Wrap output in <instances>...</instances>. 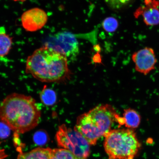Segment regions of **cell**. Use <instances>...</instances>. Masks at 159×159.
Listing matches in <instances>:
<instances>
[{"label": "cell", "mask_w": 159, "mask_h": 159, "mask_svg": "<svg viewBox=\"0 0 159 159\" xmlns=\"http://www.w3.org/2000/svg\"><path fill=\"white\" fill-rule=\"evenodd\" d=\"M11 129L5 123L0 122V139L7 138L11 134Z\"/></svg>", "instance_id": "cell-18"}, {"label": "cell", "mask_w": 159, "mask_h": 159, "mask_svg": "<svg viewBox=\"0 0 159 159\" xmlns=\"http://www.w3.org/2000/svg\"><path fill=\"white\" fill-rule=\"evenodd\" d=\"M104 137V147L108 159H134L142 147L134 129H113Z\"/></svg>", "instance_id": "cell-4"}, {"label": "cell", "mask_w": 159, "mask_h": 159, "mask_svg": "<svg viewBox=\"0 0 159 159\" xmlns=\"http://www.w3.org/2000/svg\"><path fill=\"white\" fill-rule=\"evenodd\" d=\"M134 15L138 18L142 16L145 25L153 26L159 25V1L144 0V5L139 8Z\"/></svg>", "instance_id": "cell-9"}, {"label": "cell", "mask_w": 159, "mask_h": 159, "mask_svg": "<svg viewBox=\"0 0 159 159\" xmlns=\"http://www.w3.org/2000/svg\"><path fill=\"white\" fill-rule=\"evenodd\" d=\"M102 26L103 28L107 32H114L118 28V21L114 17H108L103 21Z\"/></svg>", "instance_id": "cell-15"}, {"label": "cell", "mask_w": 159, "mask_h": 159, "mask_svg": "<svg viewBox=\"0 0 159 159\" xmlns=\"http://www.w3.org/2000/svg\"><path fill=\"white\" fill-rule=\"evenodd\" d=\"M105 1L111 8L118 10L128 5L131 0H105Z\"/></svg>", "instance_id": "cell-17"}, {"label": "cell", "mask_w": 159, "mask_h": 159, "mask_svg": "<svg viewBox=\"0 0 159 159\" xmlns=\"http://www.w3.org/2000/svg\"><path fill=\"white\" fill-rule=\"evenodd\" d=\"M123 118L124 125L128 128L134 129L140 126L141 116L135 109L130 108L125 109Z\"/></svg>", "instance_id": "cell-11"}, {"label": "cell", "mask_w": 159, "mask_h": 159, "mask_svg": "<svg viewBox=\"0 0 159 159\" xmlns=\"http://www.w3.org/2000/svg\"><path fill=\"white\" fill-rule=\"evenodd\" d=\"M51 149L38 148L29 152H21L17 159H50Z\"/></svg>", "instance_id": "cell-10"}, {"label": "cell", "mask_w": 159, "mask_h": 159, "mask_svg": "<svg viewBox=\"0 0 159 159\" xmlns=\"http://www.w3.org/2000/svg\"><path fill=\"white\" fill-rule=\"evenodd\" d=\"M25 69L27 73L43 82L61 81L69 72L67 57L45 46L28 57Z\"/></svg>", "instance_id": "cell-2"}, {"label": "cell", "mask_w": 159, "mask_h": 159, "mask_svg": "<svg viewBox=\"0 0 159 159\" xmlns=\"http://www.w3.org/2000/svg\"></svg>", "instance_id": "cell-19"}, {"label": "cell", "mask_w": 159, "mask_h": 159, "mask_svg": "<svg viewBox=\"0 0 159 159\" xmlns=\"http://www.w3.org/2000/svg\"><path fill=\"white\" fill-rule=\"evenodd\" d=\"M41 102L47 106H52L57 101L56 94L52 89L45 87L40 94Z\"/></svg>", "instance_id": "cell-13"}, {"label": "cell", "mask_w": 159, "mask_h": 159, "mask_svg": "<svg viewBox=\"0 0 159 159\" xmlns=\"http://www.w3.org/2000/svg\"><path fill=\"white\" fill-rule=\"evenodd\" d=\"M132 59L136 71L144 75H148L154 70L157 63L154 49L148 47L133 53Z\"/></svg>", "instance_id": "cell-7"}, {"label": "cell", "mask_w": 159, "mask_h": 159, "mask_svg": "<svg viewBox=\"0 0 159 159\" xmlns=\"http://www.w3.org/2000/svg\"><path fill=\"white\" fill-rule=\"evenodd\" d=\"M71 59L79 53V43L75 35L70 33L63 32L52 36L45 45Z\"/></svg>", "instance_id": "cell-6"}, {"label": "cell", "mask_w": 159, "mask_h": 159, "mask_svg": "<svg viewBox=\"0 0 159 159\" xmlns=\"http://www.w3.org/2000/svg\"></svg>", "instance_id": "cell-20"}, {"label": "cell", "mask_w": 159, "mask_h": 159, "mask_svg": "<svg viewBox=\"0 0 159 159\" xmlns=\"http://www.w3.org/2000/svg\"><path fill=\"white\" fill-rule=\"evenodd\" d=\"M48 18L47 14L43 10L34 8L23 13L21 17L22 25L28 31H36L44 26Z\"/></svg>", "instance_id": "cell-8"}, {"label": "cell", "mask_w": 159, "mask_h": 159, "mask_svg": "<svg viewBox=\"0 0 159 159\" xmlns=\"http://www.w3.org/2000/svg\"><path fill=\"white\" fill-rule=\"evenodd\" d=\"M41 115L38 105L30 96L13 93L0 104V120L16 134H23L35 128Z\"/></svg>", "instance_id": "cell-1"}, {"label": "cell", "mask_w": 159, "mask_h": 159, "mask_svg": "<svg viewBox=\"0 0 159 159\" xmlns=\"http://www.w3.org/2000/svg\"><path fill=\"white\" fill-rule=\"evenodd\" d=\"M56 139L58 146L69 151L75 159H88L90 144L74 128H67L65 124L61 125L56 133Z\"/></svg>", "instance_id": "cell-5"}, {"label": "cell", "mask_w": 159, "mask_h": 159, "mask_svg": "<svg viewBox=\"0 0 159 159\" xmlns=\"http://www.w3.org/2000/svg\"><path fill=\"white\" fill-rule=\"evenodd\" d=\"M120 117L110 105H99L80 115L74 129L90 145L94 146L99 138L111 130L114 122L118 123Z\"/></svg>", "instance_id": "cell-3"}, {"label": "cell", "mask_w": 159, "mask_h": 159, "mask_svg": "<svg viewBox=\"0 0 159 159\" xmlns=\"http://www.w3.org/2000/svg\"><path fill=\"white\" fill-rule=\"evenodd\" d=\"M48 140L47 133L43 130L38 131L33 136V140L35 143L39 146L46 144Z\"/></svg>", "instance_id": "cell-16"}, {"label": "cell", "mask_w": 159, "mask_h": 159, "mask_svg": "<svg viewBox=\"0 0 159 159\" xmlns=\"http://www.w3.org/2000/svg\"><path fill=\"white\" fill-rule=\"evenodd\" d=\"M12 43V39L9 35L0 32V57H4L8 54Z\"/></svg>", "instance_id": "cell-12"}, {"label": "cell", "mask_w": 159, "mask_h": 159, "mask_svg": "<svg viewBox=\"0 0 159 159\" xmlns=\"http://www.w3.org/2000/svg\"><path fill=\"white\" fill-rule=\"evenodd\" d=\"M50 159H76L69 151L62 148L51 149Z\"/></svg>", "instance_id": "cell-14"}]
</instances>
